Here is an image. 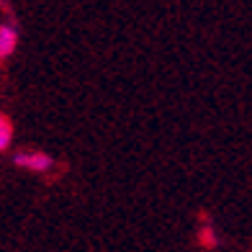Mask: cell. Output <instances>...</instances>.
Here are the masks:
<instances>
[{
	"label": "cell",
	"instance_id": "1",
	"mask_svg": "<svg viewBox=\"0 0 252 252\" xmlns=\"http://www.w3.org/2000/svg\"><path fill=\"white\" fill-rule=\"evenodd\" d=\"M10 47H13V33L3 31V54H8V52H10Z\"/></svg>",
	"mask_w": 252,
	"mask_h": 252
}]
</instances>
